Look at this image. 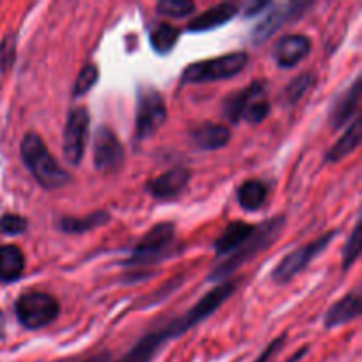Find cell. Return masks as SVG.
I'll return each instance as SVG.
<instances>
[{
  "mask_svg": "<svg viewBox=\"0 0 362 362\" xmlns=\"http://www.w3.org/2000/svg\"><path fill=\"white\" fill-rule=\"evenodd\" d=\"M267 98V83L262 80L253 81L247 87L240 88V90L233 92L223 103V115L230 120L232 124L243 122V115L246 112L247 106L255 101V99Z\"/></svg>",
  "mask_w": 362,
  "mask_h": 362,
  "instance_id": "cell-14",
  "label": "cell"
},
{
  "mask_svg": "<svg viewBox=\"0 0 362 362\" xmlns=\"http://www.w3.org/2000/svg\"><path fill=\"white\" fill-rule=\"evenodd\" d=\"M4 339H6V317L0 311V341H4Z\"/></svg>",
  "mask_w": 362,
  "mask_h": 362,
  "instance_id": "cell-35",
  "label": "cell"
},
{
  "mask_svg": "<svg viewBox=\"0 0 362 362\" xmlns=\"http://www.w3.org/2000/svg\"><path fill=\"white\" fill-rule=\"evenodd\" d=\"M361 315V292L359 288L352 290L341 299L336 300L331 308L327 310L324 317V327L325 329H336L341 325L350 324V322L357 320Z\"/></svg>",
  "mask_w": 362,
  "mask_h": 362,
  "instance_id": "cell-16",
  "label": "cell"
},
{
  "mask_svg": "<svg viewBox=\"0 0 362 362\" xmlns=\"http://www.w3.org/2000/svg\"><path fill=\"white\" fill-rule=\"evenodd\" d=\"M189 138L194 147L211 152L226 147L232 138V131L218 122H202L189 131Z\"/></svg>",
  "mask_w": 362,
  "mask_h": 362,
  "instance_id": "cell-15",
  "label": "cell"
},
{
  "mask_svg": "<svg viewBox=\"0 0 362 362\" xmlns=\"http://www.w3.org/2000/svg\"><path fill=\"white\" fill-rule=\"evenodd\" d=\"M110 221V214L106 211H95L85 216H62L57 221V228L67 235H80L90 230L105 226Z\"/></svg>",
  "mask_w": 362,
  "mask_h": 362,
  "instance_id": "cell-19",
  "label": "cell"
},
{
  "mask_svg": "<svg viewBox=\"0 0 362 362\" xmlns=\"http://www.w3.org/2000/svg\"><path fill=\"white\" fill-rule=\"evenodd\" d=\"M250 64V57L246 52H233L226 55L214 57V59L198 60L189 64L182 71L180 81L182 83L197 85V83H212V81H221L235 78L243 73Z\"/></svg>",
  "mask_w": 362,
  "mask_h": 362,
  "instance_id": "cell-4",
  "label": "cell"
},
{
  "mask_svg": "<svg viewBox=\"0 0 362 362\" xmlns=\"http://www.w3.org/2000/svg\"><path fill=\"white\" fill-rule=\"evenodd\" d=\"M361 105V74L354 78L352 83L334 98L327 112V124L331 129H341L356 117H359Z\"/></svg>",
  "mask_w": 362,
  "mask_h": 362,
  "instance_id": "cell-11",
  "label": "cell"
},
{
  "mask_svg": "<svg viewBox=\"0 0 362 362\" xmlns=\"http://www.w3.org/2000/svg\"><path fill=\"white\" fill-rule=\"evenodd\" d=\"M285 341H286V334H281L278 336V338H274L267 346H265L264 352H262L253 362H272L274 361V357L283 350Z\"/></svg>",
  "mask_w": 362,
  "mask_h": 362,
  "instance_id": "cell-31",
  "label": "cell"
},
{
  "mask_svg": "<svg viewBox=\"0 0 362 362\" xmlns=\"http://www.w3.org/2000/svg\"><path fill=\"white\" fill-rule=\"evenodd\" d=\"M338 230H331V232L324 233L318 239L311 240V243L303 244L297 250H293L292 253H288L286 257L281 258L278 265L272 271L271 279L276 285H286V283L292 281L293 278L300 274L311 262L317 257H320V253H324L329 247V244L332 243L336 235H338Z\"/></svg>",
  "mask_w": 362,
  "mask_h": 362,
  "instance_id": "cell-7",
  "label": "cell"
},
{
  "mask_svg": "<svg viewBox=\"0 0 362 362\" xmlns=\"http://www.w3.org/2000/svg\"><path fill=\"white\" fill-rule=\"evenodd\" d=\"M180 30L168 23H156L148 32L151 46L158 55H168L179 41Z\"/></svg>",
  "mask_w": 362,
  "mask_h": 362,
  "instance_id": "cell-23",
  "label": "cell"
},
{
  "mask_svg": "<svg viewBox=\"0 0 362 362\" xmlns=\"http://www.w3.org/2000/svg\"><path fill=\"white\" fill-rule=\"evenodd\" d=\"M88 133H90L88 110L85 106H76L67 113L62 133V154L71 166H78L83 161L88 144Z\"/></svg>",
  "mask_w": 362,
  "mask_h": 362,
  "instance_id": "cell-8",
  "label": "cell"
},
{
  "mask_svg": "<svg viewBox=\"0 0 362 362\" xmlns=\"http://www.w3.org/2000/svg\"><path fill=\"white\" fill-rule=\"evenodd\" d=\"M28 221L20 214L6 212L0 216V235L4 237H16L27 232Z\"/></svg>",
  "mask_w": 362,
  "mask_h": 362,
  "instance_id": "cell-28",
  "label": "cell"
},
{
  "mask_svg": "<svg viewBox=\"0 0 362 362\" xmlns=\"http://www.w3.org/2000/svg\"><path fill=\"white\" fill-rule=\"evenodd\" d=\"M285 225L286 218L283 214L274 216V218L267 219V221L260 223V225H255L253 233L233 253H230L221 264L214 265L211 274L207 276V281L216 283V285L225 283V279L230 278L237 269H240L244 264L253 260L262 251H267L278 240V237L281 235Z\"/></svg>",
  "mask_w": 362,
  "mask_h": 362,
  "instance_id": "cell-1",
  "label": "cell"
},
{
  "mask_svg": "<svg viewBox=\"0 0 362 362\" xmlns=\"http://www.w3.org/2000/svg\"><path fill=\"white\" fill-rule=\"evenodd\" d=\"M315 81H317V74L313 71H306V73H300L283 88L281 101L286 106H293L308 94V92L313 88Z\"/></svg>",
  "mask_w": 362,
  "mask_h": 362,
  "instance_id": "cell-24",
  "label": "cell"
},
{
  "mask_svg": "<svg viewBox=\"0 0 362 362\" xmlns=\"http://www.w3.org/2000/svg\"><path fill=\"white\" fill-rule=\"evenodd\" d=\"M166 120V101L161 92L152 85H141L136 94V119L134 138L144 141L154 136Z\"/></svg>",
  "mask_w": 362,
  "mask_h": 362,
  "instance_id": "cell-6",
  "label": "cell"
},
{
  "mask_svg": "<svg viewBox=\"0 0 362 362\" xmlns=\"http://www.w3.org/2000/svg\"><path fill=\"white\" fill-rule=\"evenodd\" d=\"M20 156L35 182L45 189H59L71 182L69 173L62 168L35 131H28L21 138Z\"/></svg>",
  "mask_w": 362,
  "mask_h": 362,
  "instance_id": "cell-2",
  "label": "cell"
},
{
  "mask_svg": "<svg viewBox=\"0 0 362 362\" xmlns=\"http://www.w3.org/2000/svg\"><path fill=\"white\" fill-rule=\"evenodd\" d=\"M308 7H310V4L306 2H285L278 4V6L272 4L267 13H265V16L258 21L257 27L251 32V41L255 45H262L267 39H271L283 25L290 23L299 14H303Z\"/></svg>",
  "mask_w": 362,
  "mask_h": 362,
  "instance_id": "cell-10",
  "label": "cell"
},
{
  "mask_svg": "<svg viewBox=\"0 0 362 362\" xmlns=\"http://www.w3.org/2000/svg\"><path fill=\"white\" fill-rule=\"evenodd\" d=\"M16 60V32H7L0 41V73H7Z\"/></svg>",
  "mask_w": 362,
  "mask_h": 362,
  "instance_id": "cell-29",
  "label": "cell"
},
{
  "mask_svg": "<svg viewBox=\"0 0 362 362\" xmlns=\"http://www.w3.org/2000/svg\"><path fill=\"white\" fill-rule=\"evenodd\" d=\"M267 200V186L258 179H250L237 189V202L240 209L247 212H257L264 207Z\"/></svg>",
  "mask_w": 362,
  "mask_h": 362,
  "instance_id": "cell-22",
  "label": "cell"
},
{
  "mask_svg": "<svg viewBox=\"0 0 362 362\" xmlns=\"http://www.w3.org/2000/svg\"><path fill=\"white\" fill-rule=\"evenodd\" d=\"M18 324L27 331L48 327L60 315V304L53 296L37 290L23 292L14 303Z\"/></svg>",
  "mask_w": 362,
  "mask_h": 362,
  "instance_id": "cell-5",
  "label": "cell"
},
{
  "mask_svg": "<svg viewBox=\"0 0 362 362\" xmlns=\"http://www.w3.org/2000/svg\"><path fill=\"white\" fill-rule=\"evenodd\" d=\"M25 272V255L14 244H0V283L11 285Z\"/></svg>",
  "mask_w": 362,
  "mask_h": 362,
  "instance_id": "cell-18",
  "label": "cell"
},
{
  "mask_svg": "<svg viewBox=\"0 0 362 362\" xmlns=\"http://www.w3.org/2000/svg\"><path fill=\"white\" fill-rule=\"evenodd\" d=\"M175 226L173 223H158L148 230L131 250L129 258L122 262L124 267H148L165 262L177 251Z\"/></svg>",
  "mask_w": 362,
  "mask_h": 362,
  "instance_id": "cell-3",
  "label": "cell"
},
{
  "mask_svg": "<svg viewBox=\"0 0 362 362\" xmlns=\"http://www.w3.org/2000/svg\"><path fill=\"white\" fill-rule=\"evenodd\" d=\"M271 6H272L271 2H260V0H257V2H250L244 6V16L246 18L257 16V14H260L262 11H267Z\"/></svg>",
  "mask_w": 362,
  "mask_h": 362,
  "instance_id": "cell-32",
  "label": "cell"
},
{
  "mask_svg": "<svg viewBox=\"0 0 362 362\" xmlns=\"http://www.w3.org/2000/svg\"><path fill=\"white\" fill-rule=\"evenodd\" d=\"M306 354H308V349H306V346H303V349H300V350H297L296 356L290 357V359L285 361V362H299L300 359H303L304 356H306Z\"/></svg>",
  "mask_w": 362,
  "mask_h": 362,
  "instance_id": "cell-34",
  "label": "cell"
},
{
  "mask_svg": "<svg viewBox=\"0 0 362 362\" xmlns=\"http://www.w3.org/2000/svg\"><path fill=\"white\" fill-rule=\"evenodd\" d=\"M239 14V6L232 2L218 4V6H212L211 9L204 11L202 14L194 16L193 20L187 23V30L189 32H209L216 30L218 27L230 23L233 18Z\"/></svg>",
  "mask_w": 362,
  "mask_h": 362,
  "instance_id": "cell-17",
  "label": "cell"
},
{
  "mask_svg": "<svg viewBox=\"0 0 362 362\" xmlns=\"http://www.w3.org/2000/svg\"><path fill=\"white\" fill-rule=\"evenodd\" d=\"M361 117H356L349 124L343 136L325 152V163H338L341 159L349 158L354 151H357L361 145Z\"/></svg>",
  "mask_w": 362,
  "mask_h": 362,
  "instance_id": "cell-21",
  "label": "cell"
},
{
  "mask_svg": "<svg viewBox=\"0 0 362 362\" xmlns=\"http://www.w3.org/2000/svg\"><path fill=\"white\" fill-rule=\"evenodd\" d=\"M80 362H112V356H110L108 352H103V354H98V356L87 357V359Z\"/></svg>",
  "mask_w": 362,
  "mask_h": 362,
  "instance_id": "cell-33",
  "label": "cell"
},
{
  "mask_svg": "<svg viewBox=\"0 0 362 362\" xmlns=\"http://www.w3.org/2000/svg\"><path fill=\"white\" fill-rule=\"evenodd\" d=\"M191 177L193 175L187 168H172L158 175L156 179L148 180L147 193L158 202L175 200L177 197H180L186 191Z\"/></svg>",
  "mask_w": 362,
  "mask_h": 362,
  "instance_id": "cell-12",
  "label": "cell"
},
{
  "mask_svg": "<svg viewBox=\"0 0 362 362\" xmlns=\"http://www.w3.org/2000/svg\"><path fill=\"white\" fill-rule=\"evenodd\" d=\"M311 52V39L304 34H286L278 39L272 48L274 62L283 69L299 66Z\"/></svg>",
  "mask_w": 362,
  "mask_h": 362,
  "instance_id": "cell-13",
  "label": "cell"
},
{
  "mask_svg": "<svg viewBox=\"0 0 362 362\" xmlns=\"http://www.w3.org/2000/svg\"><path fill=\"white\" fill-rule=\"evenodd\" d=\"M99 80V67L95 64H87L83 69L78 73L76 80L73 85V95L74 98H81V95L88 94L94 88V85Z\"/></svg>",
  "mask_w": 362,
  "mask_h": 362,
  "instance_id": "cell-26",
  "label": "cell"
},
{
  "mask_svg": "<svg viewBox=\"0 0 362 362\" xmlns=\"http://www.w3.org/2000/svg\"><path fill=\"white\" fill-rule=\"evenodd\" d=\"M255 225L246 221H235L230 223L225 230H223L221 235L216 239L214 243V251L218 257H228L230 253L237 250L247 237L253 233Z\"/></svg>",
  "mask_w": 362,
  "mask_h": 362,
  "instance_id": "cell-20",
  "label": "cell"
},
{
  "mask_svg": "<svg viewBox=\"0 0 362 362\" xmlns=\"http://www.w3.org/2000/svg\"><path fill=\"white\" fill-rule=\"evenodd\" d=\"M362 250V226H361V218L357 219L356 226L350 232L349 240H346L345 247H343V260H341V269L343 271H349L354 264L357 262V258L361 257Z\"/></svg>",
  "mask_w": 362,
  "mask_h": 362,
  "instance_id": "cell-25",
  "label": "cell"
},
{
  "mask_svg": "<svg viewBox=\"0 0 362 362\" xmlns=\"http://www.w3.org/2000/svg\"><path fill=\"white\" fill-rule=\"evenodd\" d=\"M194 9H197V6L193 2H187V0H161L156 6L158 14L165 18H186L193 14Z\"/></svg>",
  "mask_w": 362,
  "mask_h": 362,
  "instance_id": "cell-27",
  "label": "cell"
},
{
  "mask_svg": "<svg viewBox=\"0 0 362 362\" xmlns=\"http://www.w3.org/2000/svg\"><path fill=\"white\" fill-rule=\"evenodd\" d=\"M92 161L101 173H115L124 165L122 141L108 126H99L92 140Z\"/></svg>",
  "mask_w": 362,
  "mask_h": 362,
  "instance_id": "cell-9",
  "label": "cell"
},
{
  "mask_svg": "<svg viewBox=\"0 0 362 362\" xmlns=\"http://www.w3.org/2000/svg\"><path fill=\"white\" fill-rule=\"evenodd\" d=\"M271 113V103H269L267 98L255 99L250 106L246 108L243 115V122L251 124V126H258L260 122H264L265 119Z\"/></svg>",
  "mask_w": 362,
  "mask_h": 362,
  "instance_id": "cell-30",
  "label": "cell"
}]
</instances>
